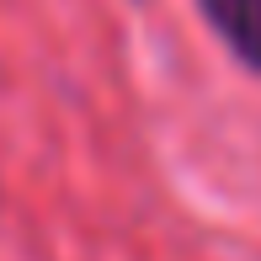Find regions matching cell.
Wrapping results in <instances>:
<instances>
[{
    "mask_svg": "<svg viewBox=\"0 0 261 261\" xmlns=\"http://www.w3.org/2000/svg\"><path fill=\"white\" fill-rule=\"evenodd\" d=\"M224 48L245 69H261V0H197Z\"/></svg>",
    "mask_w": 261,
    "mask_h": 261,
    "instance_id": "cell-1",
    "label": "cell"
}]
</instances>
